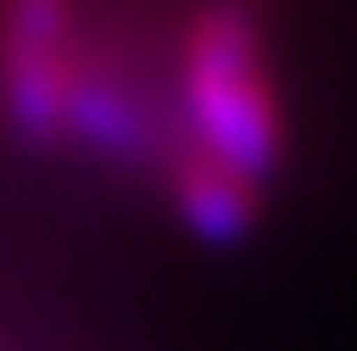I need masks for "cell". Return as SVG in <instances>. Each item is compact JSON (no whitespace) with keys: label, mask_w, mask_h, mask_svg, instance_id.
Here are the masks:
<instances>
[{"label":"cell","mask_w":357,"mask_h":351,"mask_svg":"<svg viewBox=\"0 0 357 351\" xmlns=\"http://www.w3.org/2000/svg\"><path fill=\"white\" fill-rule=\"evenodd\" d=\"M91 61L85 0H0V115L31 146L67 140Z\"/></svg>","instance_id":"2"},{"label":"cell","mask_w":357,"mask_h":351,"mask_svg":"<svg viewBox=\"0 0 357 351\" xmlns=\"http://www.w3.org/2000/svg\"><path fill=\"white\" fill-rule=\"evenodd\" d=\"M176 103L188 140L176 146L200 151L248 188H261L284 158V110L273 85L261 13L248 0H200L182 24L176 55Z\"/></svg>","instance_id":"1"},{"label":"cell","mask_w":357,"mask_h":351,"mask_svg":"<svg viewBox=\"0 0 357 351\" xmlns=\"http://www.w3.org/2000/svg\"><path fill=\"white\" fill-rule=\"evenodd\" d=\"M164 182H169L176 212H182L200 237H243V224L255 218V188H248L243 176H230L225 164L188 151V146H169Z\"/></svg>","instance_id":"3"}]
</instances>
